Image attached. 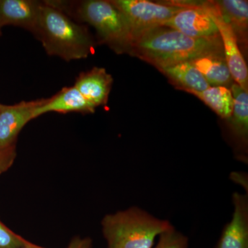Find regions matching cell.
<instances>
[{
    "mask_svg": "<svg viewBox=\"0 0 248 248\" xmlns=\"http://www.w3.org/2000/svg\"><path fill=\"white\" fill-rule=\"evenodd\" d=\"M95 109L74 86H69L63 88L51 97L44 99V102L34 112V119L50 112L89 114L94 113Z\"/></svg>",
    "mask_w": 248,
    "mask_h": 248,
    "instance_id": "12",
    "label": "cell"
},
{
    "mask_svg": "<svg viewBox=\"0 0 248 248\" xmlns=\"http://www.w3.org/2000/svg\"><path fill=\"white\" fill-rule=\"evenodd\" d=\"M222 52L221 38H194L163 26L146 31L135 38L128 54L154 65L158 69L180 62H190L208 54Z\"/></svg>",
    "mask_w": 248,
    "mask_h": 248,
    "instance_id": "1",
    "label": "cell"
},
{
    "mask_svg": "<svg viewBox=\"0 0 248 248\" xmlns=\"http://www.w3.org/2000/svg\"><path fill=\"white\" fill-rule=\"evenodd\" d=\"M102 226L108 248H152L155 238L172 227L136 207L106 215Z\"/></svg>",
    "mask_w": 248,
    "mask_h": 248,
    "instance_id": "4",
    "label": "cell"
},
{
    "mask_svg": "<svg viewBox=\"0 0 248 248\" xmlns=\"http://www.w3.org/2000/svg\"><path fill=\"white\" fill-rule=\"evenodd\" d=\"M48 1L69 17L92 26L102 42L115 53H129L132 43L130 27L124 14L112 1Z\"/></svg>",
    "mask_w": 248,
    "mask_h": 248,
    "instance_id": "3",
    "label": "cell"
},
{
    "mask_svg": "<svg viewBox=\"0 0 248 248\" xmlns=\"http://www.w3.org/2000/svg\"><path fill=\"white\" fill-rule=\"evenodd\" d=\"M32 244L30 241L11 231L0 221V248H23Z\"/></svg>",
    "mask_w": 248,
    "mask_h": 248,
    "instance_id": "19",
    "label": "cell"
},
{
    "mask_svg": "<svg viewBox=\"0 0 248 248\" xmlns=\"http://www.w3.org/2000/svg\"><path fill=\"white\" fill-rule=\"evenodd\" d=\"M169 3L180 6L182 9L165 22L164 27L174 29L194 38H221L213 19L192 1H173Z\"/></svg>",
    "mask_w": 248,
    "mask_h": 248,
    "instance_id": "7",
    "label": "cell"
},
{
    "mask_svg": "<svg viewBox=\"0 0 248 248\" xmlns=\"http://www.w3.org/2000/svg\"><path fill=\"white\" fill-rule=\"evenodd\" d=\"M35 37L48 55L66 62L87 58L95 46L86 26L75 22L48 1H43Z\"/></svg>",
    "mask_w": 248,
    "mask_h": 248,
    "instance_id": "2",
    "label": "cell"
},
{
    "mask_svg": "<svg viewBox=\"0 0 248 248\" xmlns=\"http://www.w3.org/2000/svg\"><path fill=\"white\" fill-rule=\"evenodd\" d=\"M43 1L0 0V29L5 26L22 28L35 36Z\"/></svg>",
    "mask_w": 248,
    "mask_h": 248,
    "instance_id": "9",
    "label": "cell"
},
{
    "mask_svg": "<svg viewBox=\"0 0 248 248\" xmlns=\"http://www.w3.org/2000/svg\"><path fill=\"white\" fill-rule=\"evenodd\" d=\"M1 104H0V107H1Z\"/></svg>",
    "mask_w": 248,
    "mask_h": 248,
    "instance_id": "23",
    "label": "cell"
},
{
    "mask_svg": "<svg viewBox=\"0 0 248 248\" xmlns=\"http://www.w3.org/2000/svg\"><path fill=\"white\" fill-rule=\"evenodd\" d=\"M231 91L234 104L231 117L226 120L238 143L245 148L248 140V91L235 82L231 85Z\"/></svg>",
    "mask_w": 248,
    "mask_h": 248,
    "instance_id": "15",
    "label": "cell"
},
{
    "mask_svg": "<svg viewBox=\"0 0 248 248\" xmlns=\"http://www.w3.org/2000/svg\"><path fill=\"white\" fill-rule=\"evenodd\" d=\"M173 84L186 92H202L210 87L206 80L190 62H180L158 68Z\"/></svg>",
    "mask_w": 248,
    "mask_h": 248,
    "instance_id": "13",
    "label": "cell"
},
{
    "mask_svg": "<svg viewBox=\"0 0 248 248\" xmlns=\"http://www.w3.org/2000/svg\"><path fill=\"white\" fill-rule=\"evenodd\" d=\"M67 248H93L92 241L89 238H73Z\"/></svg>",
    "mask_w": 248,
    "mask_h": 248,
    "instance_id": "21",
    "label": "cell"
},
{
    "mask_svg": "<svg viewBox=\"0 0 248 248\" xmlns=\"http://www.w3.org/2000/svg\"><path fill=\"white\" fill-rule=\"evenodd\" d=\"M203 101L212 110L224 120L231 117L233 99L231 89L225 86H210L202 92H190Z\"/></svg>",
    "mask_w": 248,
    "mask_h": 248,
    "instance_id": "17",
    "label": "cell"
},
{
    "mask_svg": "<svg viewBox=\"0 0 248 248\" xmlns=\"http://www.w3.org/2000/svg\"><path fill=\"white\" fill-rule=\"evenodd\" d=\"M192 3L203 9L213 19L221 37L225 59L232 78L235 83L245 91H248L247 64L231 25L223 19L215 1H192Z\"/></svg>",
    "mask_w": 248,
    "mask_h": 248,
    "instance_id": "6",
    "label": "cell"
},
{
    "mask_svg": "<svg viewBox=\"0 0 248 248\" xmlns=\"http://www.w3.org/2000/svg\"><path fill=\"white\" fill-rule=\"evenodd\" d=\"M200 72L210 86H227L233 80L227 66L224 53L208 54L190 62Z\"/></svg>",
    "mask_w": 248,
    "mask_h": 248,
    "instance_id": "14",
    "label": "cell"
},
{
    "mask_svg": "<svg viewBox=\"0 0 248 248\" xmlns=\"http://www.w3.org/2000/svg\"><path fill=\"white\" fill-rule=\"evenodd\" d=\"M126 19L132 42L143 32L159 27L182 9L170 3H155L148 0H112Z\"/></svg>",
    "mask_w": 248,
    "mask_h": 248,
    "instance_id": "5",
    "label": "cell"
},
{
    "mask_svg": "<svg viewBox=\"0 0 248 248\" xmlns=\"http://www.w3.org/2000/svg\"><path fill=\"white\" fill-rule=\"evenodd\" d=\"M223 19L234 31L238 44L248 41V2L244 0L215 1Z\"/></svg>",
    "mask_w": 248,
    "mask_h": 248,
    "instance_id": "16",
    "label": "cell"
},
{
    "mask_svg": "<svg viewBox=\"0 0 248 248\" xmlns=\"http://www.w3.org/2000/svg\"><path fill=\"white\" fill-rule=\"evenodd\" d=\"M113 78L105 68L94 67L80 73L74 86L93 107L106 105L108 101Z\"/></svg>",
    "mask_w": 248,
    "mask_h": 248,
    "instance_id": "11",
    "label": "cell"
},
{
    "mask_svg": "<svg viewBox=\"0 0 248 248\" xmlns=\"http://www.w3.org/2000/svg\"><path fill=\"white\" fill-rule=\"evenodd\" d=\"M23 248H45L40 247V246H36V245L32 244L30 246H28V247Z\"/></svg>",
    "mask_w": 248,
    "mask_h": 248,
    "instance_id": "22",
    "label": "cell"
},
{
    "mask_svg": "<svg viewBox=\"0 0 248 248\" xmlns=\"http://www.w3.org/2000/svg\"><path fill=\"white\" fill-rule=\"evenodd\" d=\"M44 99L26 102L14 105L0 107V150L14 146L18 135L22 129L34 119V112L40 107Z\"/></svg>",
    "mask_w": 248,
    "mask_h": 248,
    "instance_id": "8",
    "label": "cell"
},
{
    "mask_svg": "<svg viewBox=\"0 0 248 248\" xmlns=\"http://www.w3.org/2000/svg\"><path fill=\"white\" fill-rule=\"evenodd\" d=\"M16 156L15 147L6 148V149L0 150V172L3 170L7 169L10 165L12 164Z\"/></svg>",
    "mask_w": 248,
    "mask_h": 248,
    "instance_id": "20",
    "label": "cell"
},
{
    "mask_svg": "<svg viewBox=\"0 0 248 248\" xmlns=\"http://www.w3.org/2000/svg\"><path fill=\"white\" fill-rule=\"evenodd\" d=\"M234 213L222 233L217 248H248V195H233Z\"/></svg>",
    "mask_w": 248,
    "mask_h": 248,
    "instance_id": "10",
    "label": "cell"
},
{
    "mask_svg": "<svg viewBox=\"0 0 248 248\" xmlns=\"http://www.w3.org/2000/svg\"><path fill=\"white\" fill-rule=\"evenodd\" d=\"M188 241L174 227L159 235V242L154 248H187Z\"/></svg>",
    "mask_w": 248,
    "mask_h": 248,
    "instance_id": "18",
    "label": "cell"
}]
</instances>
